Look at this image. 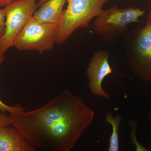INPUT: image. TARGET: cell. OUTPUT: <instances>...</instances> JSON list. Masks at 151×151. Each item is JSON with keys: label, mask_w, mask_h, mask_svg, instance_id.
<instances>
[{"label": "cell", "mask_w": 151, "mask_h": 151, "mask_svg": "<svg viewBox=\"0 0 151 151\" xmlns=\"http://www.w3.org/2000/svg\"><path fill=\"white\" fill-rule=\"evenodd\" d=\"M122 119L121 116H119L113 117L112 113L109 111L106 113V122L111 124L113 128V132L110 139V144L108 148L109 151H119V129Z\"/></svg>", "instance_id": "10"}, {"label": "cell", "mask_w": 151, "mask_h": 151, "mask_svg": "<svg viewBox=\"0 0 151 151\" xmlns=\"http://www.w3.org/2000/svg\"><path fill=\"white\" fill-rule=\"evenodd\" d=\"M6 11L4 8L0 9V39L5 32V29Z\"/></svg>", "instance_id": "12"}, {"label": "cell", "mask_w": 151, "mask_h": 151, "mask_svg": "<svg viewBox=\"0 0 151 151\" xmlns=\"http://www.w3.org/2000/svg\"><path fill=\"white\" fill-rule=\"evenodd\" d=\"M109 52L106 50L95 52L87 68L89 88L94 95L109 99L110 95L103 90L102 82L106 76L113 72L109 62Z\"/></svg>", "instance_id": "7"}, {"label": "cell", "mask_w": 151, "mask_h": 151, "mask_svg": "<svg viewBox=\"0 0 151 151\" xmlns=\"http://www.w3.org/2000/svg\"><path fill=\"white\" fill-rule=\"evenodd\" d=\"M149 119L151 121V113L149 116Z\"/></svg>", "instance_id": "16"}, {"label": "cell", "mask_w": 151, "mask_h": 151, "mask_svg": "<svg viewBox=\"0 0 151 151\" xmlns=\"http://www.w3.org/2000/svg\"><path fill=\"white\" fill-rule=\"evenodd\" d=\"M48 1V0H39L37 2L38 7H39L40 6H41L43 4Z\"/></svg>", "instance_id": "15"}, {"label": "cell", "mask_w": 151, "mask_h": 151, "mask_svg": "<svg viewBox=\"0 0 151 151\" xmlns=\"http://www.w3.org/2000/svg\"><path fill=\"white\" fill-rule=\"evenodd\" d=\"M125 35L124 47L130 69L143 81H151V8L145 25Z\"/></svg>", "instance_id": "2"}, {"label": "cell", "mask_w": 151, "mask_h": 151, "mask_svg": "<svg viewBox=\"0 0 151 151\" xmlns=\"http://www.w3.org/2000/svg\"><path fill=\"white\" fill-rule=\"evenodd\" d=\"M10 116L11 125L36 148L69 151L92 124L94 112L66 89L40 108Z\"/></svg>", "instance_id": "1"}, {"label": "cell", "mask_w": 151, "mask_h": 151, "mask_svg": "<svg viewBox=\"0 0 151 151\" xmlns=\"http://www.w3.org/2000/svg\"><path fill=\"white\" fill-rule=\"evenodd\" d=\"M146 10L130 7L120 9L117 6L103 9L94 19L93 24L94 32L103 42L107 45L113 43L117 38L125 35L128 32V26L133 23L139 22Z\"/></svg>", "instance_id": "4"}, {"label": "cell", "mask_w": 151, "mask_h": 151, "mask_svg": "<svg viewBox=\"0 0 151 151\" xmlns=\"http://www.w3.org/2000/svg\"><path fill=\"white\" fill-rule=\"evenodd\" d=\"M38 8L37 0H18L6 6L5 29L0 39V57L14 43Z\"/></svg>", "instance_id": "5"}, {"label": "cell", "mask_w": 151, "mask_h": 151, "mask_svg": "<svg viewBox=\"0 0 151 151\" xmlns=\"http://www.w3.org/2000/svg\"><path fill=\"white\" fill-rule=\"evenodd\" d=\"M109 1L67 0V8L58 25L56 43H64L76 29L88 27L90 22L100 14L103 6Z\"/></svg>", "instance_id": "3"}, {"label": "cell", "mask_w": 151, "mask_h": 151, "mask_svg": "<svg viewBox=\"0 0 151 151\" xmlns=\"http://www.w3.org/2000/svg\"><path fill=\"white\" fill-rule=\"evenodd\" d=\"M36 149L14 127L9 126L0 129V151H35Z\"/></svg>", "instance_id": "8"}, {"label": "cell", "mask_w": 151, "mask_h": 151, "mask_svg": "<svg viewBox=\"0 0 151 151\" xmlns=\"http://www.w3.org/2000/svg\"><path fill=\"white\" fill-rule=\"evenodd\" d=\"M58 25L29 20L14 43L20 50H35L42 53L53 48L56 43Z\"/></svg>", "instance_id": "6"}, {"label": "cell", "mask_w": 151, "mask_h": 151, "mask_svg": "<svg viewBox=\"0 0 151 151\" xmlns=\"http://www.w3.org/2000/svg\"><path fill=\"white\" fill-rule=\"evenodd\" d=\"M67 0H48L36 11L33 17L39 22L58 25Z\"/></svg>", "instance_id": "9"}, {"label": "cell", "mask_w": 151, "mask_h": 151, "mask_svg": "<svg viewBox=\"0 0 151 151\" xmlns=\"http://www.w3.org/2000/svg\"><path fill=\"white\" fill-rule=\"evenodd\" d=\"M11 125L10 116L0 113V129Z\"/></svg>", "instance_id": "13"}, {"label": "cell", "mask_w": 151, "mask_h": 151, "mask_svg": "<svg viewBox=\"0 0 151 151\" xmlns=\"http://www.w3.org/2000/svg\"><path fill=\"white\" fill-rule=\"evenodd\" d=\"M18 0H0V7H3Z\"/></svg>", "instance_id": "14"}, {"label": "cell", "mask_w": 151, "mask_h": 151, "mask_svg": "<svg viewBox=\"0 0 151 151\" xmlns=\"http://www.w3.org/2000/svg\"><path fill=\"white\" fill-rule=\"evenodd\" d=\"M4 59V56L0 57V65L1 64ZM0 111L3 113L8 112L10 114L19 113L25 111L24 108L19 104H17L14 106H9L6 105L0 100Z\"/></svg>", "instance_id": "11"}]
</instances>
